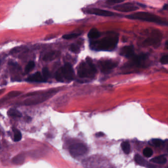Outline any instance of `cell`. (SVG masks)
I'll return each mask as SVG.
<instances>
[{
	"instance_id": "6da1fadb",
	"label": "cell",
	"mask_w": 168,
	"mask_h": 168,
	"mask_svg": "<svg viewBox=\"0 0 168 168\" xmlns=\"http://www.w3.org/2000/svg\"><path fill=\"white\" fill-rule=\"evenodd\" d=\"M118 41V35L111 33L100 40L91 42V47L96 51H111L115 49Z\"/></svg>"
},
{
	"instance_id": "7a4b0ae2",
	"label": "cell",
	"mask_w": 168,
	"mask_h": 168,
	"mask_svg": "<svg viewBox=\"0 0 168 168\" xmlns=\"http://www.w3.org/2000/svg\"><path fill=\"white\" fill-rule=\"evenodd\" d=\"M126 17L130 19L139 20L144 21L157 23V24L168 26V21L154 14L147 12H138L130 15Z\"/></svg>"
},
{
	"instance_id": "3957f363",
	"label": "cell",
	"mask_w": 168,
	"mask_h": 168,
	"mask_svg": "<svg viewBox=\"0 0 168 168\" xmlns=\"http://www.w3.org/2000/svg\"><path fill=\"white\" fill-rule=\"evenodd\" d=\"M78 74L81 78H91L94 77L96 73V69L92 60L87 58L85 62L79 64L77 70Z\"/></svg>"
},
{
	"instance_id": "277c9868",
	"label": "cell",
	"mask_w": 168,
	"mask_h": 168,
	"mask_svg": "<svg viewBox=\"0 0 168 168\" xmlns=\"http://www.w3.org/2000/svg\"><path fill=\"white\" fill-rule=\"evenodd\" d=\"M150 61L148 56L145 54L135 55L124 65V68H145L148 67Z\"/></svg>"
},
{
	"instance_id": "5b68a950",
	"label": "cell",
	"mask_w": 168,
	"mask_h": 168,
	"mask_svg": "<svg viewBox=\"0 0 168 168\" xmlns=\"http://www.w3.org/2000/svg\"><path fill=\"white\" fill-rule=\"evenodd\" d=\"M75 77V73L71 64L67 63L59 69L56 74V80L58 81H64V79L72 80Z\"/></svg>"
},
{
	"instance_id": "8992f818",
	"label": "cell",
	"mask_w": 168,
	"mask_h": 168,
	"mask_svg": "<svg viewBox=\"0 0 168 168\" xmlns=\"http://www.w3.org/2000/svg\"><path fill=\"white\" fill-rule=\"evenodd\" d=\"M162 35L160 31L153 30L142 43L145 46H157L162 40Z\"/></svg>"
},
{
	"instance_id": "52a82bcc",
	"label": "cell",
	"mask_w": 168,
	"mask_h": 168,
	"mask_svg": "<svg viewBox=\"0 0 168 168\" xmlns=\"http://www.w3.org/2000/svg\"><path fill=\"white\" fill-rule=\"evenodd\" d=\"M88 152V147L84 144L77 143L73 144L69 147V152L73 157L82 156Z\"/></svg>"
},
{
	"instance_id": "ba28073f",
	"label": "cell",
	"mask_w": 168,
	"mask_h": 168,
	"mask_svg": "<svg viewBox=\"0 0 168 168\" xmlns=\"http://www.w3.org/2000/svg\"><path fill=\"white\" fill-rule=\"evenodd\" d=\"M99 68L103 73H108L118 66V63L112 60H102L98 63Z\"/></svg>"
},
{
	"instance_id": "9c48e42d",
	"label": "cell",
	"mask_w": 168,
	"mask_h": 168,
	"mask_svg": "<svg viewBox=\"0 0 168 168\" xmlns=\"http://www.w3.org/2000/svg\"><path fill=\"white\" fill-rule=\"evenodd\" d=\"M56 92L54 91H51L41 94L40 96L37 97H33L32 98L28 99L25 100L24 101V104L26 105H33V104H36L39 103H42L43 102L45 101L50 97H51L54 93Z\"/></svg>"
},
{
	"instance_id": "30bf717a",
	"label": "cell",
	"mask_w": 168,
	"mask_h": 168,
	"mask_svg": "<svg viewBox=\"0 0 168 168\" xmlns=\"http://www.w3.org/2000/svg\"><path fill=\"white\" fill-rule=\"evenodd\" d=\"M114 9L121 12H131L139 9L138 6L132 3H125L120 4L114 6Z\"/></svg>"
},
{
	"instance_id": "8fae6325",
	"label": "cell",
	"mask_w": 168,
	"mask_h": 168,
	"mask_svg": "<svg viewBox=\"0 0 168 168\" xmlns=\"http://www.w3.org/2000/svg\"><path fill=\"white\" fill-rule=\"evenodd\" d=\"M88 14H94V15H99L102 16H112L114 15V13L111 12L110 11L104 10V9H99L96 8H92L88 9L86 11Z\"/></svg>"
},
{
	"instance_id": "7c38bea8",
	"label": "cell",
	"mask_w": 168,
	"mask_h": 168,
	"mask_svg": "<svg viewBox=\"0 0 168 168\" xmlns=\"http://www.w3.org/2000/svg\"><path fill=\"white\" fill-rule=\"evenodd\" d=\"M120 54L121 56H124L128 58H131L135 55L134 49L132 46H125L121 48Z\"/></svg>"
},
{
	"instance_id": "4fadbf2b",
	"label": "cell",
	"mask_w": 168,
	"mask_h": 168,
	"mask_svg": "<svg viewBox=\"0 0 168 168\" xmlns=\"http://www.w3.org/2000/svg\"><path fill=\"white\" fill-rule=\"evenodd\" d=\"M26 81L30 82L42 83L46 81V79H44L43 74H41L40 72H36L28 77Z\"/></svg>"
},
{
	"instance_id": "5bb4252c",
	"label": "cell",
	"mask_w": 168,
	"mask_h": 168,
	"mask_svg": "<svg viewBox=\"0 0 168 168\" xmlns=\"http://www.w3.org/2000/svg\"><path fill=\"white\" fill-rule=\"evenodd\" d=\"M134 159H135V162L140 166L145 167L147 168H156L155 166L150 163L148 161H147L146 160L144 159V158L142 157L140 155H136Z\"/></svg>"
},
{
	"instance_id": "9a60e30c",
	"label": "cell",
	"mask_w": 168,
	"mask_h": 168,
	"mask_svg": "<svg viewBox=\"0 0 168 168\" xmlns=\"http://www.w3.org/2000/svg\"><path fill=\"white\" fill-rule=\"evenodd\" d=\"M60 53L58 51H51L46 53L43 57V60L46 62L51 61L60 56Z\"/></svg>"
},
{
	"instance_id": "2e32d148",
	"label": "cell",
	"mask_w": 168,
	"mask_h": 168,
	"mask_svg": "<svg viewBox=\"0 0 168 168\" xmlns=\"http://www.w3.org/2000/svg\"><path fill=\"white\" fill-rule=\"evenodd\" d=\"M99 36H100V33L96 28L91 29L88 34V37L90 39H96L99 38Z\"/></svg>"
},
{
	"instance_id": "e0dca14e",
	"label": "cell",
	"mask_w": 168,
	"mask_h": 168,
	"mask_svg": "<svg viewBox=\"0 0 168 168\" xmlns=\"http://www.w3.org/2000/svg\"><path fill=\"white\" fill-rule=\"evenodd\" d=\"M152 162H153L157 164H165L166 163L167 159L165 157V156L163 155H161V156H158L156 157L153 158V159L151 160Z\"/></svg>"
},
{
	"instance_id": "ac0fdd59",
	"label": "cell",
	"mask_w": 168,
	"mask_h": 168,
	"mask_svg": "<svg viewBox=\"0 0 168 168\" xmlns=\"http://www.w3.org/2000/svg\"><path fill=\"white\" fill-rule=\"evenodd\" d=\"M121 148L125 154H129L131 151V148H130V144L129 142L127 141L123 142H122L121 144Z\"/></svg>"
},
{
	"instance_id": "d6986e66",
	"label": "cell",
	"mask_w": 168,
	"mask_h": 168,
	"mask_svg": "<svg viewBox=\"0 0 168 168\" xmlns=\"http://www.w3.org/2000/svg\"><path fill=\"white\" fill-rule=\"evenodd\" d=\"M8 114L10 117H20L22 116L21 114L19 111L14 109H9V111L8 112Z\"/></svg>"
},
{
	"instance_id": "ffe728a7",
	"label": "cell",
	"mask_w": 168,
	"mask_h": 168,
	"mask_svg": "<svg viewBox=\"0 0 168 168\" xmlns=\"http://www.w3.org/2000/svg\"><path fill=\"white\" fill-rule=\"evenodd\" d=\"M14 141L15 142H19L22 139V134L20 131L18 129L14 128L13 129Z\"/></svg>"
},
{
	"instance_id": "44dd1931",
	"label": "cell",
	"mask_w": 168,
	"mask_h": 168,
	"mask_svg": "<svg viewBox=\"0 0 168 168\" xmlns=\"http://www.w3.org/2000/svg\"><path fill=\"white\" fill-rule=\"evenodd\" d=\"M35 67V62L33 61H30V62H28L27 65H26L25 69V71L26 74L30 73L32 70H33Z\"/></svg>"
},
{
	"instance_id": "7402d4cb",
	"label": "cell",
	"mask_w": 168,
	"mask_h": 168,
	"mask_svg": "<svg viewBox=\"0 0 168 168\" xmlns=\"http://www.w3.org/2000/svg\"><path fill=\"white\" fill-rule=\"evenodd\" d=\"M143 154L146 157H150L153 154V151L150 148L147 147L143 150Z\"/></svg>"
},
{
	"instance_id": "603a6c76",
	"label": "cell",
	"mask_w": 168,
	"mask_h": 168,
	"mask_svg": "<svg viewBox=\"0 0 168 168\" xmlns=\"http://www.w3.org/2000/svg\"><path fill=\"white\" fill-rule=\"evenodd\" d=\"M80 35V34L71 33L69 34H66L62 36V38L65 39H70L74 38H76Z\"/></svg>"
},
{
	"instance_id": "cb8c5ba5",
	"label": "cell",
	"mask_w": 168,
	"mask_h": 168,
	"mask_svg": "<svg viewBox=\"0 0 168 168\" xmlns=\"http://www.w3.org/2000/svg\"><path fill=\"white\" fill-rule=\"evenodd\" d=\"M70 50L75 53H79L80 51V48L77 46H76V44H71L70 46Z\"/></svg>"
},
{
	"instance_id": "d4e9b609",
	"label": "cell",
	"mask_w": 168,
	"mask_h": 168,
	"mask_svg": "<svg viewBox=\"0 0 168 168\" xmlns=\"http://www.w3.org/2000/svg\"><path fill=\"white\" fill-rule=\"evenodd\" d=\"M152 143L153 145H155L156 147H160L163 144L164 142L161 139H153L152 140Z\"/></svg>"
},
{
	"instance_id": "484cf974",
	"label": "cell",
	"mask_w": 168,
	"mask_h": 168,
	"mask_svg": "<svg viewBox=\"0 0 168 168\" xmlns=\"http://www.w3.org/2000/svg\"><path fill=\"white\" fill-rule=\"evenodd\" d=\"M22 92L19 91H12L9 93L8 94V96L10 97H15L20 95L21 94Z\"/></svg>"
},
{
	"instance_id": "4316f807",
	"label": "cell",
	"mask_w": 168,
	"mask_h": 168,
	"mask_svg": "<svg viewBox=\"0 0 168 168\" xmlns=\"http://www.w3.org/2000/svg\"><path fill=\"white\" fill-rule=\"evenodd\" d=\"M43 76L44 79L47 80V79L49 76V71L47 68H44L43 69Z\"/></svg>"
},
{
	"instance_id": "83f0119b",
	"label": "cell",
	"mask_w": 168,
	"mask_h": 168,
	"mask_svg": "<svg viewBox=\"0 0 168 168\" xmlns=\"http://www.w3.org/2000/svg\"><path fill=\"white\" fill-rule=\"evenodd\" d=\"M160 62L162 64H168V55L162 56L161 58Z\"/></svg>"
},
{
	"instance_id": "f1b7e54d",
	"label": "cell",
	"mask_w": 168,
	"mask_h": 168,
	"mask_svg": "<svg viewBox=\"0 0 168 168\" xmlns=\"http://www.w3.org/2000/svg\"><path fill=\"white\" fill-rule=\"evenodd\" d=\"M123 2V1L120 0H108L107 1V3L109 4H119Z\"/></svg>"
},
{
	"instance_id": "f546056e",
	"label": "cell",
	"mask_w": 168,
	"mask_h": 168,
	"mask_svg": "<svg viewBox=\"0 0 168 168\" xmlns=\"http://www.w3.org/2000/svg\"><path fill=\"white\" fill-rule=\"evenodd\" d=\"M103 135H104V134H103V133H102V132H100V133H97V134H96V136H97V137H101L103 136Z\"/></svg>"
},
{
	"instance_id": "4dcf8cb0",
	"label": "cell",
	"mask_w": 168,
	"mask_h": 168,
	"mask_svg": "<svg viewBox=\"0 0 168 168\" xmlns=\"http://www.w3.org/2000/svg\"><path fill=\"white\" fill-rule=\"evenodd\" d=\"M5 90V89H0V95H1V94H2L4 92Z\"/></svg>"
},
{
	"instance_id": "1f68e13d",
	"label": "cell",
	"mask_w": 168,
	"mask_h": 168,
	"mask_svg": "<svg viewBox=\"0 0 168 168\" xmlns=\"http://www.w3.org/2000/svg\"><path fill=\"white\" fill-rule=\"evenodd\" d=\"M165 46H166V47L168 49V41H167L166 42Z\"/></svg>"
},
{
	"instance_id": "d6a6232c",
	"label": "cell",
	"mask_w": 168,
	"mask_h": 168,
	"mask_svg": "<svg viewBox=\"0 0 168 168\" xmlns=\"http://www.w3.org/2000/svg\"><path fill=\"white\" fill-rule=\"evenodd\" d=\"M1 61L0 60V66H1Z\"/></svg>"
},
{
	"instance_id": "836d02e7",
	"label": "cell",
	"mask_w": 168,
	"mask_h": 168,
	"mask_svg": "<svg viewBox=\"0 0 168 168\" xmlns=\"http://www.w3.org/2000/svg\"></svg>"
}]
</instances>
